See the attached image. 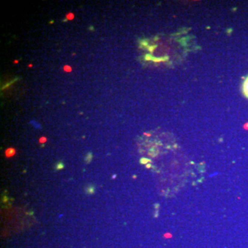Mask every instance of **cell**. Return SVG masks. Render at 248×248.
I'll return each mask as SVG.
<instances>
[{"label":"cell","instance_id":"1","mask_svg":"<svg viewBox=\"0 0 248 248\" xmlns=\"http://www.w3.org/2000/svg\"><path fill=\"white\" fill-rule=\"evenodd\" d=\"M243 93L245 95L246 97L248 98V77L245 79L243 85Z\"/></svg>","mask_w":248,"mask_h":248},{"label":"cell","instance_id":"2","mask_svg":"<svg viewBox=\"0 0 248 248\" xmlns=\"http://www.w3.org/2000/svg\"><path fill=\"white\" fill-rule=\"evenodd\" d=\"M6 154L7 157H11V156H13L14 154H15V150L13 148L8 149V150L6 151Z\"/></svg>","mask_w":248,"mask_h":248},{"label":"cell","instance_id":"3","mask_svg":"<svg viewBox=\"0 0 248 248\" xmlns=\"http://www.w3.org/2000/svg\"><path fill=\"white\" fill-rule=\"evenodd\" d=\"M87 191H89L90 194H93L94 192V189L93 188V187H91V188H90L89 189H87Z\"/></svg>","mask_w":248,"mask_h":248},{"label":"cell","instance_id":"4","mask_svg":"<svg viewBox=\"0 0 248 248\" xmlns=\"http://www.w3.org/2000/svg\"><path fill=\"white\" fill-rule=\"evenodd\" d=\"M63 165L62 164H59V167H57V168L58 169H61V168H63Z\"/></svg>","mask_w":248,"mask_h":248}]
</instances>
